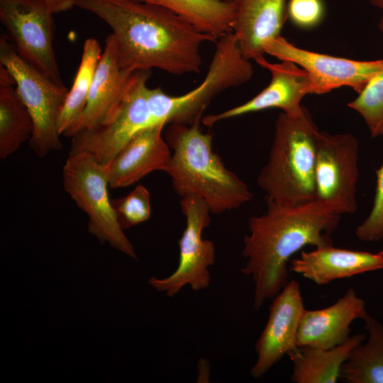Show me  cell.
Returning <instances> with one entry per match:
<instances>
[{
    "label": "cell",
    "instance_id": "cell-1",
    "mask_svg": "<svg viewBox=\"0 0 383 383\" xmlns=\"http://www.w3.org/2000/svg\"><path fill=\"white\" fill-rule=\"evenodd\" d=\"M76 6L112 30L121 68L133 72L157 68L174 75L199 73L201 45L216 43L171 11L137 0H77Z\"/></svg>",
    "mask_w": 383,
    "mask_h": 383
},
{
    "label": "cell",
    "instance_id": "cell-2",
    "mask_svg": "<svg viewBox=\"0 0 383 383\" xmlns=\"http://www.w3.org/2000/svg\"><path fill=\"white\" fill-rule=\"evenodd\" d=\"M266 212L248 221L242 255L246 262L243 274L255 283L253 307L261 308L288 282L291 257L306 245H333L330 235L341 215L313 200L298 206L267 202Z\"/></svg>",
    "mask_w": 383,
    "mask_h": 383
},
{
    "label": "cell",
    "instance_id": "cell-3",
    "mask_svg": "<svg viewBox=\"0 0 383 383\" xmlns=\"http://www.w3.org/2000/svg\"><path fill=\"white\" fill-rule=\"evenodd\" d=\"M165 139L171 150L165 172L179 196L201 198L215 214L238 209L251 200L253 194L248 186L226 167L213 151L212 135L203 133L199 123L170 124Z\"/></svg>",
    "mask_w": 383,
    "mask_h": 383
},
{
    "label": "cell",
    "instance_id": "cell-4",
    "mask_svg": "<svg viewBox=\"0 0 383 383\" xmlns=\"http://www.w3.org/2000/svg\"><path fill=\"white\" fill-rule=\"evenodd\" d=\"M318 131L305 107L296 116L279 114L268 160L257 179L267 202L298 206L315 199Z\"/></svg>",
    "mask_w": 383,
    "mask_h": 383
},
{
    "label": "cell",
    "instance_id": "cell-5",
    "mask_svg": "<svg viewBox=\"0 0 383 383\" xmlns=\"http://www.w3.org/2000/svg\"><path fill=\"white\" fill-rule=\"evenodd\" d=\"M215 44L206 76L196 88L179 96L170 95L159 87L149 88L148 104L153 126L197 123L216 95L251 79L253 67L233 33L221 37Z\"/></svg>",
    "mask_w": 383,
    "mask_h": 383
},
{
    "label": "cell",
    "instance_id": "cell-6",
    "mask_svg": "<svg viewBox=\"0 0 383 383\" xmlns=\"http://www.w3.org/2000/svg\"><path fill=\"white\" fill-rule=\"evenodd\" d=\"M0 65L13 77L17 91L34 123L29 139L39 157L62 148L57 123L69 90L57 84L18 55L6 33L0 37Z\"/></svg>",
    "mask_w": 383,
    "mask_h": 383
},
{
    "label": "cell",
    "instance_id": "cell-7",
    "mask_svg": "<svg viewBox=\"0 0 383 383\" xmlns=\"http://www.w3.org/2000/svg\"><path fill=\"white\" fill-rule=\"evenodd\" d=\"M63 185L76 205L88 216V231L137 259L134 247L121 228L108 194L106 165L87 152L69 154L63 166Z\"/></svg>",
    "mask_w": 383,
    "mask_h": 383
},
{
    "label": "cell",
    "instance_id": "cell-8",
    "mask_svg": "<svg viewBox=\"0 0 383 383\" xmlns=\"http://www.w3.org/2000/svg\"><path fill=\"white\" fill-rule=\"evenodd\" d=\"M358 165L359 143L353 134L318 131L314 200L341 216L355 213Z\"/></svg>",
    "mask_w": 383,
    "mask_h": 383
},
{
    "label": "cell",
    "instance_id": "cell-9",
    "mask_svg": "<svg viewBox=\"0 0 383 383\" xmlns=\"http://www.w3.org/2000/svg\"><path fill=\"white\" fill-rule=\"evenodd\" d=\"M150 74V71L133 72L113 120L75 133L71 137L69 154L87 152L100 164L107 165L137 133L153 126L148 104L147 81Z\"/></svg>",
    "mask_w": 383,
    "mask_h": 383
},
{
    "label": "cell",
    "instance_id": "cell-10",
    "mask_svg": "<svg viewBox=\"0 0 383 383\" xmlns=\"http://www.w3.org/2000/svg\"><path fill=\"white\" fill-rule=\"evenodd\" d=\"M53 15L42 0H0V21L18 55L64 84L53 48Z\"/></svg>",
    "mask_w": 383,
    "mask_h": 383
},
{
    "label": "cell",
    "instance_id": "cell-11",
    "mask_svg": "<svg viewBox=\"0 0 383 383\" xmlns=\"http://www.w3.org/2000/svg\"><path fill=\"white\" fill-rule=\"evenodd\" d=\"M186 226L179 240V257L176 270L168 277H152L148 283L157 291L172 297L184 286L199 291L207 288L211 282L209 267L215 262V246L212 241L202 237L204 230L210 224L211 213L201 198L188 195L180 201Z\"/></svg>",
    "mask_w": 383,
    "mask_h": 383
},
{
    "label": "cell",
    "instance_id": "cell-12",
    "mask_svg": "<svg viewBox=\"0 0 383 383\" xmlns=\"http://www.w3.org/2000/svg\"><path fill=\"white\" fill-rule=\"evenodd\" d=\"M265 54L292 62L308 74L309 94H324L348 87L357 94L376 74L383 71V59L355 60L299 48L282 35L264 45Z\"/></svg>",
    "mask_w": 383,
    "mask_h": 383
},
{
    "label": "cell",
    "instance_id": "cell-13",
    "mask_svg": "<svg viewBox=\"0 0 383 383\" xmlns=\"http://www.w3.org/2000/svg\"><path fill=\"white\" fill-rule=\"evenodd\" d=\"M304 310L299 282L288 281L273 298L267 323L255 344L257 360L250 370L253 378H261L284 355L298 349L297 335Z\"/></svg>",
    "mask_w": 383,
    "mask_h": 383
},
{
    "label": "cell",
    "instance_id": "cell-14",
    "mask_svg": "<svg viewBox=\"0 0 383 383\" xmlns=\"http://www.w3.org/2000/svg\"><path fill=\"white\" fill-rule=\"evenodd\" d=\"M255 62L271 74L268 85L253 98L246 102L216 114L202 117L204 126L211 127L228 118L269 109H280L288 116L301 114L304 109L301 104L302 99L309 94L307 72L289 61L272 63L265 57Z\"/></svg>",
    "mask_w": 383,
    "mask_h": 383
},
{
    "label": "cell",
    "instance_id": "cell-15",
    "mask_svg": "<svg viewBox=\"0 0 383 383\" xmlns=\"http://www.w3.org/2000/svg\"><path fill=\"white\" fill-rule=\"evenodd\" d=\"M132 73L121 68L115 38L112 33L108 35L95 70L86 106L65 136L72 137L80 131L91 129L113 120Z\"/></svg>",
    "mask_w": 383,
    "mask_h": 383
},
{
    "label": "cell",
    "instance_id": "cell-16",
    "mask_svg": "<svg viewBox=\"0 0 383 383\" xmlns=\"http://www.w3.org/2000/svg\"><path fill=\"white\" fill-rule=\"evenodd\" d=\"M165 126L158 124L139 131L106 165L111 188L130 186L153 171H166L171 150L162 138Z\"/></svg>",
    "mask_w": 383,
    "mask_h": 383
},
{
    "label": "cell",
    "instance_id": "cell-17",
    "mask_svg": "<svg viewBox=\"0 0 383 383\" xmlns=\"http://www.w3.org/2000/svg\"><path fill=\"white\" fill-rule=\"evenodd\" d=\"M365 301L350 288L333 304L318 310L305 309L298 331L297 345L331 348L350 338V325L364 317Z\"/></svg>",
    "mask_w": 383,
    "mask_h": 383
},
{
    "label": "cell",
    "instance_id": "cell-18",
    "mask_svg": "<svg viewBox=\"0 0 383 383\" xmlns=\"http://www.w3.org/2000/svg\"><path fill=\"white\" fill-rule=\"evenodd\" d=\"M383 270V250L377 253L335 248H316L302 250L299 258L293 259L289 271L301 274L318 285L354 275Z\"/></svg>",
    "mask_w": 383,
    "mask_h": 383
},
{
    "label": "cell",
    "instance_id": "cell-19",
    "mask_svg": "<svg viewBox=\"0 0 383 383\" xmlns=\"http://www.w3.org/2000/svg\"><path fill=\"white\" fill-rule=\"evenodd\" d=\"M233 34L243 55L255 61L264 45L281 35L287 18L286 0H236Z\"/></svg>",
    "mask_w": 383,
    "mask_h": 383
},
{
    "label": "cell",
    "instance_id": "cell-20",
    "mask_svg": "<svg viewBox=\"0 0 383 383\" xmlns=\"http://www.w3.org/2000/svg\"><path fill=\"white\" fill-rule=\"evenodd\" d=\"M365 338V334L357 333L331 348L299 347L289 355L293 364L291 380L296 383H335L350 351Z\"/></svg>",
    "mask_w": 383,
    "mask_h": 383
},
{
    "label": "cell",
    "instance_id": "cell-21",
    "mask_svg": "<svg viewBox=\"0 0 383 383\" xmlns=\"http://www.w3.org/2000/svg\"><path fill=\"white\" fill-rule=\"evenodd\" d=\"M15 81L0 65V157L5 159L30 139L33 118L21 99Z\"/></svg>",
    "mask_w": 383,
    "mask_h": 383
},
{
    "label": "cell",
    "instance_id": "cell-22",
    "mask_svg": "<svg viewBox=\"0 0 383 383\" xmlns=\"http://www.w3.org/2000/svg\"><path fill=\"white\" fill-rule=\"evenodd\" d=\"M164 7L217 40L233 33L235 2L221 0H137Z\"/></svg>",
    "mask_w": 383,
    "mask_h": 383
},
{
    "label": "cell",
    "instance_id": "cell-23",
    "mask_svg": "<svg viewBox=\"0 0 383 383\" xmlns=\"http://www.w3.org/2000/svg\"><path fill=\"white\" fill-rule=\"evenodd\" d=\"M362 320L367 340L350 351L340 379L348 383H383V325L367 312Z\"/></svg>",
    "mask_w": 383,
    "mask_h": 383
},
{
    "label": "cell",
    "instance_id": "cell-24",
    "mask_svg": "<svg viewBox=\"0 0 383 383\" xmlns=\"http://www.w3.org/2000/svg\"><path fill=\"white\" fill-rule=\"evenodd\" d=\"M101 55L97 40L87 38L83 45L81 61L62 108L57 129L65 135L81 116L87 102L95 70Z\"/></svg>",
    "mask_w": 383,
    "mask_h": 383
},
{
    "label": "cell",
    "instance_id": "cell-25",
    "mask_svg": "<svg viewBox=\"0 0 383 383\" xmlns=\"http://www.w3.org/2000/svg\"><path fill=\"white\" fill-rule=\"evenodd\" d=\"M348 106L362 118L372 137L383 135V71L374 76Z\"/></svg>",
    "mask_w": 383,
    "mask_h": 383
},
{
    "label": "cell",
    "instance_id": "cell-26",
    "mask_svg": "<svg viewBox=\"0 0 383 383\" xmlns=\"http://www.w3.org/2000/svg\"><path fill=\"white\" fill-rule=\"evenodd\" d=\"M111 204L123 230L147 221L151 214L150 193L141 184L127 196L112 199Z\"/></svg>",
    "mask_w": 383,
    "mask_h": 383
},
{
    "label": "cell",
    "instance_id": "cell-27",
    "mask_svg": "<svg viewBox=\"0 0 383 383\" xmlns=\"http://www.w3.org/2000/svg\"><path fill=\"white\" fill-rule=\"evenodd\" d=\"M377 182L371 211L355 230L357 238L376 242L383 238V164L376 170Z\"/></svg>",
    "mask_w": 383,
    "mask_h": 383
},
{
    "label": "cell",
    "instance_id": "cell-28",
    "mask_svg": "<svg viewBox=\"0 0 383 383\" xmlns=\"http://www.w3.org/2000/svg\"><path fill=\"white\" fill-rule=\"evenodd\" d=\"M325 15L323 0H289L287 18L297 27L309 29L321 23Z\"/></svg>",
    "mask_w": 383,
    "mask_h": 383
},
{
    "label": "cell",
    "instance_id": "cell-29",
    "mask_svg": "<svg viewBox=\"0 0 383 383\" xmlns=\"http://www.w3.org/2000/svg\"><path fill=\"white\" fill-rule=\"evenodd\" d=\"M55 14L71 9L76 6L77 0H42Z\"/></svg>",
    "mask_w": 383,
    "mask_h": 383
},
{
    "label": "cell",
    "instance_id": "cell-30",
    "mask_svg": "<svg viewBox=\"0 0 383 383\" xmlns=\"http://www.w3.org/2000/svg\"><path fill=\"white\" fill-rule=\"evenodd\" d=\"M374 6L383 10V0H369Z\"/></svg>",
    "mask_w": 383,
    "mask_h": 383
},
{
    "label": "cell",
    "instance_id": "cell-31",
    "mask_svg": "<svg viewBox=\"0 0 383 383\" xmlns=\"http://www.w3.org/2000/svg\"><path fill=\"white\" fill-rule=\"evenodd\" d=\"M378 27H379V30L383 35V16L381 17L379 20V22L378 23Z\"/></svg>",
    "mask_w": 383,
    "mask_h": 383
},
{
    "label": "cell",
    "instance_id": "cell-32",
    "mask_svg": "<svg viewBox=\"0 0 383 383\" xmlns=\"http://www.w3.org/2000/svg\"><path fill=\"white\" fill-rule=\"evenodd\" d=\"M221 1H228V2H235L236 0H221Z\"/></svg>",
    "mask_w": 383,
    "mask_h": 383
},
{
    "label": "cell",
    "instance_id": "cell-33",
    "mask_svg": "<svg viewBox=\"0 0 383 383\" xmlns=\"http://www.w3.org/2000/svg\"><path fill=\"white\" fill-rule=\"evenodd\" d=\"M382 243H383V238H382Z\"/></svg>",
    "mask_w": 383,
    "mask_h": 383
}]
</instances>
